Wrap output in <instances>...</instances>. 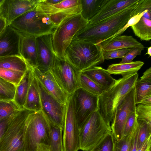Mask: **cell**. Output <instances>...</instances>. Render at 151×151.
Here are the masks:
<instances>
[{
    "instance_id": "7",
    "label": "cell",
    "mask_w": 151,
    "mask_h": 151,
    "mask_svg": "<svg viewBox=\"0 0 151 151\" xmlns=\"http://www.w3.org/2000/svg\"><path fill=\"white\" fill-rule=\"evenodd\" d=\"M50 131L48 121L42 111L32 114L25 133L24 151H36L40 143L50 146Z\"/></svg>"
},
{
    "instance_id": "19",
    "label": "cell",
    "mask_w": 151,
    "mask_h": 151,
    "mask_svg": "<svg viewBox=\"0 0 151 151\" xmlns=\"http://www.w3.org/2000/svg\"><path fill=\"white\" fill-rule=\"evenodd\" d=\"M86 75L105 91L113 86L117 80L113 78L106 70L95 66L81 72Z\"/></svg>"
},
{
    "instance_id": "4",
    "label": "cell",
    "mask_w": 151,
    "mask_h": 151,
    "mask_svg": "<svg viewBox=\"0 0 151 151\" xmlns=\"http://www.w3.org/2000/svg\"><path fill=\"white\" fill-rule=\"evenodd\" d=\"M9 26L22 35L35 37L52 34L56 27L48 16L36 8L15 19Z\"/></svg>"
},
{
    "instance_id": "43",
    "label": "cell",
    "mask_w": 151,
    "mask_h": 151,
    "mask_svg": "<svg viewBox=\"0 0 151 151\" xmlns=\"http://www.w3.org/2000/svg\"><path fill=\"white\" fill-rule=\"evenodd\" d=\"M18 111L0 120V139L5 133L9 124Z\"/></svg>"
},
{
    "instance_id": "11",
    "label": "cell",
    "mask_w": 151,
    "mask_h": 151,
    "mask_svg": "<svg viewBox=\"0 0 151 151\" xmlns=\"http://www.w3.org/2000/svg\"><path fill=\"white\" fill-rule=\"evenodd\" d=\"M136 105L134 86L117 108L111 121V132L116 141L123 137L126 121L131 114L136 112Z\"/></svg>"
},
{
    "instance_id": "2",
    "label": "cell",
    "mask_w": 151,
    "mask_h": 151,
    "mask_svg": "<svg viewBox=\"0 0 151 151\" xmlns=\"http://www.w3.org/2000/svg\"><path fill=\"white\" fill-rule=\"evenodd\" d=\"M137 73L117 80L115 83L99 96V110L106 122L110 126L114 113L138 79Z\"/></svg>"
},
{
    "instance_id": "31",
    "label": "cell",
    "mask_w": 151,
    "mask_h": 151,
    "mask_svg": "<svg viewBox=\"0 0 151 151\" xmlns=\"http://www.w3.org/2000/svg\"><path fill=\"white\" fill-rule=\"evenodd\" d=\"M81 4L69 8L49 16L52 22L56 27L64 19L81 13Z\"/></svg>"
},
{
    "instance_id": "45",
    "label": "cell",
    "mask_w": 151,
    "mask_h": 151,
    "mask_svg": "<svg viewBox=\"0 0 151 151\" xmlns=\"http://www.w3.org/2000/svg\"><path fill=\"white\" fill-rule=\"evenodd\" d=\"M151 136L147 139L137 151H151Z\"/></svg>"
},
{
    "instance_id": "13",
    "label": "cell",
    "mask_w": 151,
    "mask_h": 151,
    "mask_svg": "<svg viewBox=\"0 0 151 151\" xmlns=\"http://www.w3.org/2000/svg\"><path fill=\"white\" fill-rule=\"evenodd\" d=\"M38 82L41 111L49 122L63 128L65 105L60 103L48 92L38 81Z\"/></svg>"
},
{
    "instance_id": "52",
    "label": "cell",
    "mask_w": 151,
    "mask_h": 151,
    "mask_svg": "<svg viewBox=\"0 0 151 151\" xmlns=\"http://www.w3.org/2000/svg\"></svg>"
},
{
    "instance_id": "25",
    "label": "cell",
    "mask_w": 151,
    "mask_h": 151,
    "mask_svg": "<svg viewBox=\"0 0 151 151\" xmlns=\"http://www.w3.org/2000/svg\"><path fill=\"white\" fill-rule=\"evenodd\" d=\"M132 36L127 35L117 36L113 38L102 47L103 50H110L143 46Z\"/></svg>"
},
{
    "instance_id": "1",
    "label": "cell",
    "mask_w": 151,
    "mask_h": 151,
    "mask_svg": "<svg viewBox=\"0 0 151 151\" xmlns=\"http://www.w3.org/2000/svg\"><path fill=\"white\" fill-rule=\"evenodd\" d=\"M143 0L127 6L105 19L89 24L78 32L72 41H84L99 45L122 29L138 11Z\"/></svg>"
},
{
    "instance_id": "36",
    "label": "cell",
    "mask_w": 151,
    "mask_h": 151,
    "mask_svg": "<svg viewBox=\"0 0 151 151\" xmlns=\"http://www.w3.org/2000/svg\"><path fill=\"white\" fill-rule=\"evenodd\" d=\"M20 110L14 100H0V120Z\"/></svg>"
},
{
    "instance_id": "5",
    "label": "cell",
    "mask_w": 151,
    "mask_h": 151,
    "mask_svg": "<svg viewBox=\"0 0 151 151\" xmlns=\"http://www.w3.org/2000/svg\"><path fill=\"white\" fill-rule=\"evenodd\" d=\"M88 23L80 13L64 19L56 27L52 34V42L56 56L64 58L75 35Z\"/></svg>"
},
{
    "instance_id": "21",
    "label": "cell",
    "mask_w": 151,
    "mask_h": 151,
    "mask_svg": "<svg viewBox=\"0 0 151 151\" xmlns=\"http://www.w3.org/2000/svg\"><path fill=\"white\" fill-rule=\"evenodd\" d=\"M21 35L19 46L21 56L30 68L36 66V37Z\"/></svg>"
},
{
    "instance_id": "46",
    "label": "cell",
    "mask_w": 151,
    "mask_h": 151,
    "mask_svg": "<svg viewBox=\"0 0 151 151\" xmlns=\"http://www.w3.org/2000/svg\"><path fill=\"white\" fill-rule=\"evenodd\" d=\"M36 151H50V146L43 143L38 144L37 145Z\"/></svg>"
},
{
    "instance_id": "8",
    "label": "cell",
    "mask_w": 151,
    "mask_h": 151,
    "mask_svg": "<svg viewBox=\"0 0 151 151\" xmlns=\"http://www.w3.org/2000/svg\"><path fill=\"white\" fill-rule=\"evenodd\" d=\"M111 132L110 126L106 122L99 111L94 112L79 130L80 149L89 150Z\"/></svg>"
},
{
    "instance_id": "47",
    "label": "cell",
    "mask_w": 151,
    "mask_h": 151,
    "mask_svg": "<svg viewBox=\"0 0 151 151\" xmlns=\"http://www.w3.org/2000/svg\"><path fill=\"white\" fill-rule=\"evenodd\" d=\"M7 26L5 19L3 17H0V35L4 31Z\"/></svg>"
},
{
    "instance_id": "33",
    "label": "cell",
    "mask_w": 151,
    "mask_h": 151,
    "mask_svg": "<svg viewBox=\"0 0 151 151\" xmlns=\"http://www.w3.org/2000/svg\"><path fill=\"white\" fill-rule=\"evenodd\" d=\"M16 86L0 77V100H13Z\"/></svg>"
},
{
    "instance_id": "14",
    "label": "cell",
    "mask_w": 151,
    "mask_h": 151,
    "mask_svg": "<svg viewBox=\"0 0 151 151\" xmlns=\"http://www.w3.org/2000/svg\"><path fill=\"white\" fill-rule=\"evenodd\" d=\"M52 34L36 37V66L42 72L50 70L56 55L53 47Z\"/></svg>"
},
{
    "instance_id": "22",
    "label": "cell",
    "mask_w": 151,
    "mask_h": 151,
    "mask_svg": "<svg viewBox=\"0 0 151 151\" xmlns=\"http://www.w3.org/2000/svg\"><path fill=\"white\" fill-rule=\"evenodd\" d=\"M81 4V0H63L55 4H50L47 0H39L36 9L40 12L49 16Z\"/></svg>"
},
{
    "instance_id": "16",
    "label": "cell",
    "mask_w": 151,
    "mask_h": 151,
    "mask_svg": "<svg viewBox=\"0 0 151 151\" xmlns=\"http://www.w3.org/2000/svg\"><path fill=\"white\" fill-rule=\"evenodd\" d=\"M31 68L34 76L44 88L60 103L65 105L68 95L60 86L50 70L42 72L36 67Z\"/></svg>"
},
{
    "instance_id": "35",
    "label": "cell",
    "mask_w": 151,
    "mask_h": 151,
    "mask_svg": "<svg viewBox=\"0 0 151 151\" xmlns=\"http://www.w3.org/2000/svg\"><path fill=\"white\" fill-rule=\"evenodd\" d=\"M138 132L137 137V149L145 141L151 136V124L146 122L137 119Z\"/></svg>"
},
{
    "instance_id": "23",
    "label": "cell",
    "mask_w": 151,
    "mask_h": 151,
    "mask_svg": "<svg viewBox=\"0 0 151 151\" xmlns=\"http://www.w3.org/2000/svg\"><path fill=\"white\" fill-rule=\"evenodd\" d=\"M33 77L30 68L25 73L19 83L16 86L13 100L21 109H24L27 94Z\"/></svg>"
},
{
    "instance_id": "18",
    "label": "cell",
    "mask_w": 151,
    "mask_h": 151,
    "mask_svg": "<svg viewBox=\"0 0 151 151\" xmlns=\"http://www.w3.org/2000/svg\"><path fill=\"white\" fill-rule=\"evenodd\" d=\"M138 0H103L101 7L97 14L89 21V24L102 21Z\"/></svg>"
},
{
    "instance_id": "12",
    "label": "cell",
    "mask_w": 151,
    "mask_h": 151,
    "mask_svg": "<svg viewBox=\"0 0 151 151\" xmlns=\"http://www.w3.org/2000/svg\"><path fill=\"white\" fill-rule=\"evenodd\" d=\"M72 95L80 130L91 115L99 110V96L90 93L81 88Z\"/></svg>"
},
{
    "instance_id": "42",
    "label": "cell",
    "mask_w": 151,
    "mask_h": 151,
    "mask_svg": "<svg viewBox=\"0 0 151 151\" xmlns=\"http://www.w3.org/2000/svg\"><path fill=\"white\" fill-rule=\"evenodd\" d=\"M144 46L132 48L122 58L120 63H131L137 55H140L142 51L144 50Z\"/></svg>"
},
{
    "instance_id": "34",
    "label": "cell",
    "mask_w": 151,
    "mask_h": 151,
    "mask_svg": "<svg viewBox=\"0 0 151 151\" xmlns=\"http://www.w3.org/2000/svg\"><path fill=\"white\" fill-rule=\"evenodd\" d=\"M115 141L111 132H109L88 151H115Z\"/></svg>"
},
{
    "instance_id": "17",
    "label": "cell",
    "mask_w": 151,
    "mask_h": 151,
    "mask_svg": "<svg viewBox=\"0 0 151 151\" xmlns=\"http://www.w3.org/2000/svg\"><path fill=\"white\" fill-rule=\"evenodd\" d=\"M21 35L7 26L0 35V59L12 55L21 56L19 46Z\"/></svg>"
},
{
    "instance_id": "41",
    "label": "cell",
    "mask_w": 151,
    "mask_h": 151,
    "mask_svg": "<svg viewBox=\"0 0 151 151\" xmlns=\"http://www.w3.org/2000/svg\"><path fill=\"white\" fill-rule=\"evenodd\" d=\"M137 124V118L136 112L131 114L129 116L125 124L123 137L132 133L134 130Z\"/></svg>"
},
{
    "instance_id": "28",
    "label": "cell",
    "mask_w": 151,
    "mask_h": 151,
    "mask_svg": "<svg viewBox=\"0 0 151 151\" xmlns=\"http://www.w3.org/2000/svg\"><path fill=\"white\" fill-rule=\"evenodd\" d=\"M0 68L25 73L30 68L21 56L12 55L0 59Z\"/></svg>"
},
{
    "instance_id": "27",
    "label": "cell",
    "mask_w": 151,
    "mask_h": 151,
    "mask_svg": "<svg viewBox=\"0 0 151 151\" xmlns=\"http://www.w3.org/2000/svg\"><path fill=\"white\" fill-rule=\"evenodd\" d=\"M144 64V63L140 61L114 64L109 65L106 70L110 74L120 75L124 77L137 73Z\"/></svg>"
},
{
    "instance_id": "15",
    "label": "cell",
    "mask_w": 151,
    "mask_h": 151,
    "mask_svg": "<svg viewBox=\"0 0 151 151\" xmlns=\"http://www.w3.org/2000/svg\"><path fill=\"white\" fill-rule=\"evenodd\" d=\"M38 0H4L0 6V17L6 20L7 26L15 19L34 9Z\"/></svg>"
},
{
    "instance_id": "48",
    "label": "cell",
    "mask_w": 151,
    "mask_h": 151,
    "mask_svg": "<svg viewBox=\"0 0 151 151\" xmlns=\"http://www.w3.org/2000/svg\"><path fill=\"white\" fill-rule=\"evenodd\" d=\"M140 103L146 105H151V95L144 98Z\"/></svg>"
},
{
    "instance_id": "3",
    "label": "cell",
    "mask_w": 151,
    "mask_h": 151,
    "mask_svg": "<svg viewBox=\"0 0 151 151\" xmlns=\"http://www.w3.org/2000/svg\"><path fill=\"white\" fill-rule=\"evenodd\" d=\"M64 58L80 72L96 66L104 60L100 45L84 41H72L66 50Z\"/></svg>"
},
{
    "instance_id": "6",
    "label": "cell",
    "mask_w": 151,
    "mask_h": 151,
    "mask_svg": "<svg viewBox=\"0 0 151 151\" xmlns=\"http://www.w3.org/2000/svg\"><path fill=\"white\" fill-rule=\"evenodd\" d=\"M34 112L23 109L16 114L0 139V151H24L27 126L30 115Z\"/></svg>"
},
{
    "instance_id": "10",
    "label": "cell",
    "mask_w": 151,
    "mask_h": 151,
    "mask_svg": "<svg viewBox=\"0 0 151 151\" xmlns=\"http://www.w3.org/2000/svg\"><path fill=\"white\" fill-rule=\"evenodd\" d=\"M62 89L68 95L81 88L80 73L64 58L57 56L50 70Z\"/></svg>"
},
{
    "instance_id": "29",
    "label": "cell",
    "mask_w": 151,
    "mask_h": 151,
    "mask_svg": "<svg viewBox=\"0 0 151 151\" xmlns=\"http://www.w3.org/2000/svg\"><path fill=\"white\" fill-rule=\"evenodd\" d=\"M48 122L50 129V151H63L62 140L63 128Z\"/></svg>"
},
{
    "instance_id": "24",
    "label": "cell",
    "mask_w": 151,
    "mask_h": 151,
    "mask_svg": "<svg viewBox=\"0 0 151 151\" xmlns=\"http://www.w3.org/2000/svg\"><path fill=\"white\" fill-rule=\"evenodd\" d=\"M136 104L141 103L146 97L151 95V68L147 69L134 85Z\"/></svg>"
},
{
    "instance_id": "30",
    "label": "cell",
    "mask_w": 151,
    "mask_h": 151,
    "mask_svg": "<svg viewBox=\"0 0 151 151\" xmlns=\"http://www.w3.org/2000/svg\"><path fill=\"white\" fill-rule=\"evenodd\" d=\"M103 0H81V14L86 19L89 21L100 9Z\"/></svg>"
},
{
    "instance_id": "40",
    "label": "cell",
    "mask_w": 151,
    "mask_h": 151,
    "mask_svg": "<svg viewBox=\"0 0 151 151\" xmlns=\"http://www.w3.org/2000/svg\"><path fill=\"white\" fill-rule=\"evenodd\" d=\"M134 131L130 134L123 136L118 141L115 140V151H129L131 141Z\"/></svg>"
},
{
    "instance_id": "37",
    "label": "cell",
    "mask_w": 151,
    "mask_h": 151,
    "mask_svg": "<svg viewBox=\"0 0 151 151\" xmlns=\"http://www.w3.org/2000/svg\"><path fill=\"white\" fill-rule=\"evenodd\" d=\"M25 73L0 68V77L16 86L19 83Z\"/></svg>"
},
{
    "instance_id": "9",
    "label": "cell",
    "mask_w": 151,
    "mask_h": 151,
    "mask_svg": "<svg viewBox=\"0 0 151 151\" xmlns=\"http://www.w3.org/2000/svg\"><path fill=\"white\" fill-rule=\"evenodd\" d=\"M63 130V151H78L80 145L79 129L72 94L68 95L65 105Z\"/></svg>"
},
{
    "instance_id": "50",
    "label": "cell",
    "mask_w": 151,
    "mask_h": 151,
    "mask_svg": "<svg viewBox=\"0 0 151 151\" xmlns=\"http://www.w3.org/2000/svg\"><path fill=\"white\" fill-rule=\"evenodd\" d=\"M148 54L149 55V56H151V47H149L147 49V52L146 54Z\"/></svg>"
},
{
    "instance_id": "44",
    "label": "cell",
    "mask_w": 151,
    "mask_h": 151,
    "mask_svg": "<svg viewBox=\"0 0 151 151\" xmlns=\"http://www.w3.org/2000/svg\"><path fill=\"white\" fill-rule=\"evenodd\" d=\"M138 132V124L135 127L131 141L129 151H137Z\"/></svg>"
},
{
    "instance_id": "26",
    "label": "cell",
    "mask_w": 151,
    "mask_h": 151,
    "mask_svg": "<svg viewBox=\"0 0 151 151\" xmlns=\"http://www.w3.org/2000/svg\"><path fill=\"white\" fill-rule=\"evenodd\" d=\"M24 109L35 112L41 111L38 82L34 76L28 91Z\"/></svg>"
},
{
    "instance_id": "39",
    "label": "cell",
    "mask_w": 151,
    "mask_h": 151,
    "mask_svg": "<svg viewBox=\"0 0 151 151\" xmlns=\"http://www.w3.org/2000/svg\"><path fill=\"white\" fill-rule=\"evenodd\" d=\"M132 48L118 49L110 50H103L104 60L116 58H122Z\"/></svg>"
},
{
    "instance_id": "51",
    "label": "cell",
    "mask_w": 151,
    "mask_h": 151,
    "mask_svg": "<svg viewBox=\"0 0 151 151\" xmlns=\"http://www.w3.org/2000/svg\"><path fill=\"white\" fill-rule=\"evenodd\" d=\"M4 0H0V6L3 3Z\"/></svg>"
},
{
    "instance_id": "32",
    "label": "cell",
    "mask_w": 151,
    "mask_h": 151,
    "mask_svg": "<svg viewBox=\"0 0 151 151\" xmlns=\"http://www.w3.org/2000/svg\"><path fill=\"white\" fill-rule=\"evenodd\" d=\"M79 81L81 88L93 95L99 96L103 90L92 80L82 72H80Z\"/></svg>"
},
{
    "instance_id": "20",
    "label": "cell",
    "mask_w": 151,
    "mask_h": 151,
    "mask_svg": "<svg viewBox=\"0 0 151 151\" xmlns=\"http://www.w3.org/2000/svg\"><path fill=\"white\" fill-rule=\"evenodd\" d=\"M131 27L135 35L141 40L148 41L151 40V0H149L139 21Z\"/></svg>"
},
{
    "instance_id": "38",
    "label": "cell",
    "mask_w": 151,
    "mask_h": 151,
    "mask_svg": "<svg viewBox=\"0 0 151 151\" xmlns=\"http://www.w3.org/2000/svg\"><path fill=\"white\" fill-rule=\"evenodd\" d=\"M136 106L137 119L145 121L151 124V105L139 104Z\"/></svg>"
},
{
    "instance_id": "49",
    "label": "cell",
    "mask_w": 151,
    "mask_h": 151,
    "mask_svg": "<svg viewBox=\"0 0 151 151\" xmlns=\"http://www.w3.org/2000/svg\"><path fill=\"white\" fill-rule=\"evenodd\" d=\"M47 1L52 4H55L59 3L63 0H47Z\"/></svg>"
}]
</instances>
